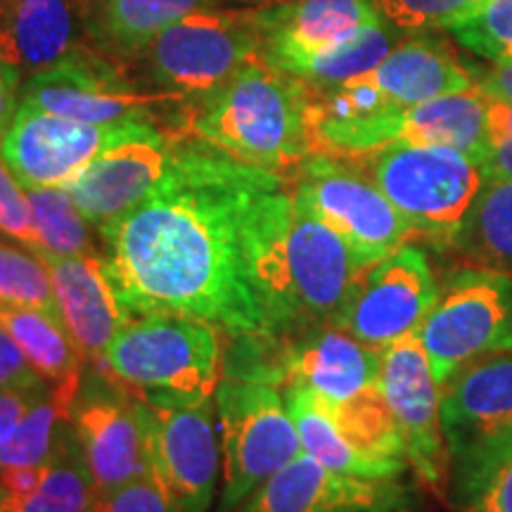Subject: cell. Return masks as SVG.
I'll return each mask as SVG.
<instances>
[{
	"label": "cell",
	"mask_w": 512,
	"mask_h": 512,
	"mask_svg": "<svg viewBox=\"0 0 512 512\" xmlns=\"http://www.w3.org/2000/svg\"><path fill=\"white\" fill-rule=\"evenodd\" d=\"M285 183L200 138L178 140L155 190L98 228L126 311L178 313L230 337L268 335L249 280V242L264 202Z\"/></svg>",
	"instance_id": "6da1fadb"
},
{
	"label": "cell",
	"mask_w": 512,
	"mask_h": 512,
	"mask_svg": "<svg viewBox=\"0 0 512 512\" xmlns=\"http://www.w3.org/2000/svg\"><path fill=\"white\" fill-rule=\"evenodd\" d=\"M358 271L342 235L297 202L290 181L264 202L249 242V280L268 335L335 323Z\"/></svg>",
	"instance_id": "7a4b0ae2"
},
{
	"label": "cell",
	"mask_w": 512,
	"mask_h": 512,
	"mask_svg": "<svg viewBox=\"0 0 512 512\" xmlns=\"http://www.w3.org/2000/svg\"><path fill=\"white\" fill-rule=\"evenodd\" d=\"M311 102L309 83L256 57L214 91L185 102L181 121L188 136L287 176L316 155Z\"/></svg>",
	"instance_id": "3957f363"
},
{
	"label": "cell",
	"mask_w": 512,
	"mask_h": 512,
	"mask_svg": "<svg viewBox=\"0 0 512 512\" xmlns=\"http://www.w3.org/2000/svg\"><path fill=\"white\" fill-rule=\"evenodd\" d=\"M223 332L178 313H143L121 328L98 361L105 377L150 406H195L223 380Z\"/></svg>",
	"instance_id": "277c9868"
},
{
	"label": "cell",
	"mask_w": 512,
	"mask_h": 512,
	"mask_svg": "<svg viewBox=\"0 0 512 512\" xmlns=\"http://www.w3.org/2000/svg\"><path fill=\"white\" fill-rule=\"evenodd\" d=\"M401 211L413 238L453 249L484 185L482 164L453 147L392 143L349 157Z\"/></svg>",
	"instance_id": "5b68a950"
},
{
	"label": "cell",
	"mask_w": 512,
	"mask_h": 512,
	"mask_svg": "<svg viewBox=\"0 0 512 512\" xmlns=\"http://www.w3.org/2000/svg\"><path fill=\"white\" fill-rule=\"evenodd\" d=\"M254 8H204L166 27L136 57L143 86L183 100L214 91L240 67L261 57L264 34Z\"/></svg>",
	"instance_id": "8992f818"
},
{
	"label": "cell",
	"mask_w": 512,
	"mask_h": 512,
	"mask_svg": "<svg viewBox=\"0 0 512 512\" xmlns=\"http://www.w3.org/2000/svg\"><path fill=\"white\" fill-rule=\"evenodd\" d=\"M285 406L304 453L320 465L358 477H399L406 470V439L380 384L339 403L309 389H285Z\"/></svg>",
	"instance_id": "52a82bcc"
},
{
	"label": "cell",
	"mask_w": 512,
	"mask_h": 512,
	"mask_svg": "<svg viewBox=\"0 0 512 512\" xmlns=\"http://www.w3.org/2000/svg\"><path fill=\"white\" fill-rule=\"evenodd\" d=\"M223 486L216 512H228L304 451L280 389L247 377H223L214 392Z\"/></svg>",
	"instance_id": "ba28073f"
},
{
	"label": "cell",
	"mask_w": 512,
	"mask_h": 512,
	"mask_svg": "<svg viewBox=\"0 0 512 512\" xmlns=\"http://www.w3.org/2000/svg\"><path fill=\"white\" fill-rule=\"evenodd\" d=\"M418 337L439 384L482 358L512 351V275L463 268L439 290Z\"/></svg>",
	"instance_id": "9c48e42d"
},
{
	"label": "cell",
	"mask_w": 512,
	"mask_h": 512,
	"mask_svg": "<svg viewBox=\"0 0 512 512\" xmlns=\"http://www.w3.org/2000/svg\"><path fill=\"white\" fill-rule=\"evenodd\" d=\"M451 498L512 451V356H489L441 384Z\"/></svg>",
	"instance_id": "30bf717a"
},
{
	"label": "cell",
	"mask_w": 512,
	"mask_h": 512,
	"mask_svg": "<svg viewBox=\"0 0 512 512\" xmlns=\"http://www.w3.org/2000/svg\"><path fill=\"white\" fill-rule=\"evenodd\" d=\"M290 188L302 207L342 235L361 268L413 238L401 211L349 157L311 155L297 166Z\"/></svg>",
	"instance_id": "8fae6325"
},
{
	"label": "cell",
	"mask_w": 512,
	"mask_h": 512,
	"mask_svg": "<svg viewBox=\"0 0 512 512\" xmlns=\"http://www.w3.org/2000/svg\"><path fill=\"white\" fill-rule=\"evenodd\" d=\"M176 102L188 100L143 86L128 76L124 62L102 55L88 43L24 81L19 93V105L88 124L157 121V107Z\"/></svg>",
	"instance_id": "7c38bea8"
},
{
	"label": "cell",
	"mask_w": 512,
	"mask_h": 512,
	"mask_svg": "<svg viewBox=\"0 0 512 512\" xmlns=\"http://www.w3.org/2000/svg\"><path fill=\"white\" fill-rule=\"evenodd\" d=\"M150 475L171 512H209L223 472L214 399L195 406L143 401Z\"/></svg>",
	"instance_id": "4fadbf2b"
},
{
	"label": "cell",
	"mask_w": 512,
	"mask_h": 512,
	"mask_svg": "<svg viewBox=\"0 0 512 512\" xmlns=\"http://www.w3.org/2000/svg\"><path fill=\"white\" fill-rule=\"evenodd\" d=\"M439 297L430 259L415 245H401L377 264L361 268L339 309L337 328L377 351L418 332Z\"/></svg>",
	"instance_id": "5bb4252c"
},
{
	"label": "cell",
	"mask_w": 512,
	"mask_h": 512,
	"mask_svg": "<svg viewBox=\"0 0 512 512\" xmlns=\"http://www.w3.org/2000/svg\"><path fill=\"white\" fill-rule=\"evenodd\" d=\"M183 133H166L157 121H131L126 133L64 185L76 207L98 230L145 200L162 181Z\"/></svg>",
	"instance_id": "9a60e30c"
},
{
	"label": "cell",
	"mask_w": 512,
	"mask_h": 512,
	"mask_svg": "<svg viewBox=\"0 0 512 512\" xmlns=\"http://www.w3.org/2000/svg\"><path fill=\"white\" fill-rule=\"evenodd\" d=\"M128 126L131 121L88 124L19 105L0 140V159L24 190L64 188L100 152L117 143Z\"/></svg>",
	"instance_id": "2e32d148"
},
{
	"label": "cell",
	"mask_w": 512,
	"mask_h": 512,
	"mask_svg": "<svg viewBox=\"0 0 512 512\" xmlns=\"http://www.w3.org/2000/svg\"><path fill=\"white\" fill-rule=\"evenodd\" d=\"M377 384L406 439L408 463L422 482L441 494L448 484V456L441 432V384L434 380L418 332L396 339L380 351Z\"/></svg>",
	"instance_id": "e0dca14e"
},
{
	"label": "cell",
	"mask_w": 512,
	"mask_h": 512,
	"mask_svg": "<svg viewBox=\"0 0 512 512\" xmlns=\"http://www.w3.org/2000/svg\"><path fill=\"white\" fill-rule=\"evenodd\" d=\"M415 496L399 477H358L299 453L228 512H413Z\"/></svg>",
	"instance_id": "ac0fdd59"
},
{
	"label": "cell",
	"mask_w": 512,
	"mask_h": 512,
	"mask_svg": "<svg viewBox=\"0 0 512 512\" xmlns=\"http://www.w3.org/2000/svg\"><path fill=\"white\" fill-rule=\"evenodd\" d=\"M72 427L95 496L150 475L143 401L117 384L112 389L91 387L88 392L81 384Z\"/></svg>",
	"instance_id": "d6986e66"
},
{
	"label": "cell",
	"mask_w": 512,
	"mask_h": 512,
	"mask_svg": "<svg viewBox=\"0 0 512 512\" xmlns=\"http://www.w3.org/2000/svg\"><path fill=\"white\" fill-rule=\"evenodd\" d=\"M254 12L264 34L261 60L287 74L356 31L384 22L375 0H275Z\"/></svg>",
	"instance_id": "ffe728a7"
},
{
	"label": "cell",
	"mask_w": 512,
	"mask_h": 512,
	"mask_svg": "<svg viewBox=\"0 0 512 512\" xmlns=\"http://www.w3.org/2000/svg\"><path fill=\"white\" fill-rule=\"evenodd\" d=\"M46 261L60 318L83 356L98 358L133 316L121 304L102 254L41 256Z\"/></svg>",
	"instance_id": "44dd1931"
},
{
	"label": "cell",
	"mask_w": 512,
	"mask_h": 512,
	"mask_svg": "<svg viewBox=\"0 0 512 512\" xmlns=\"http://www.w3.org/2000/svg\"><path fill=\"white\" fill-rule=\"evenodd\" d=\"M93 0H0V57L27 81L83 46Z\"/></svg>",
	"instance_id": "7402d4cb"
},
{
	"label": "cell",
	"mask_w": 512,
	"mask_h": 512,
	"mask_svg": "<svg viewBox=\"0 0 512 512\" xmlns=\"http://www.w3.org/2000/svg\"><path fill=\"white\" fill-rule=\"evenodd\" d=\"M366 79L399 107H413L477 86L475 67H467L446 38L430 34L396 43Z\"/></svg>",
	"instance_id": "603a6c76"
},
{
	"label": "cell",
	"mask_w": 512,
	"mask_h": 512,
	"mask_svg": "<svg viewBox=\"0 0 512 512\" xmlns=\"http://www.w3.org/2000/svg\"><path fill=\"white\" fill-rule=\"evenodd\" d=\"M219 3L268 5L275 0H93L86 41L102 55L126 64L178 19Z\"/></svg>",
	"instance_id": "cb8c5ba5"
},
{
	"label": "cell",
	"mask_w": 512,
	"mask_h": 512,
	"mask_svg": "<svg viewBox=\"0 0 512 512\" xmlns=\"http://www.w3.org/2000/svg\"><path fill=\"white\" fill-rule=\"evenodd\" d=\"M396 143L453 147L482 164L486 155V95L475 86L406 107L399 119Z\"/></svg>",
	"instance_id": "d4e9b609"
},
{
	"label": "cell",
	"mask_w": 512,
	"mask_h": 512,
	"mask_svg": "<svg viewBox=\"0 0 512 512\" xmlns=\"http://www.w3.org/2000/svg\"><path fill=\"white\" fill-rule=\"evenodd\" d=\"M0 325L10 332L46 382L81 387L86 380V356L76 347L60 316L38 309L0 306Z\"/></svg>",
	"instance_id": "484cf974"
},
{
	"label": "cell",
	"mask_w": 512,
	"mask_h": 512,
	"mask_svg": "<svg viewBox=\"0 0 512 512\" xmlns=\"http://www.w3.org/2000/svg\"><path fill=\"white\" fill-rule=\"evenodd\" d=\"M79 392L81 387L74 384H48L46 392L0 441V472L53 460L74 430L72 411Z\"/></svg>",
	"instance_id": "4316f807"
},
{
	"label": "cell",
	"mask_w": 512,
	"mask_h": 512,
	"mask_svg": "<svg viewBox=\"0 0 512 512\" xmlns=\"http://www.w3.org/2000/svg\"><path fill=\"white\" fill-rule=\"evenodd\" d=\"M453 252L479 268L512 275V181H484Z\"/></svg>",
	"instance_id": "83f0119b"
},
{
	"label": "cell",
	"mask_w": 512,
	"mask_h": 512,
	"mask_svg": "<svg viewBox=\"0 0 512 512\" xmlns=\"http://www.w3.org/2000/svg\"><path fill=\"white\" fill-rule=\"evenodd\" d=\"M95 489L74 430L50 460L46 477L29 494L0 491V512H93Z\"/></svg>",
	"instance_id": "f1b7e54d"
},
{
	"label": "cell",
	"mask_w": 512,
	"mask_h": 512,
	"mask_svg": "<svg viewBox=\"0 0 512 512\" xmlns=\"http://www.w3.org/2000/svg\"><path fill=\"white\" fill-rule=\"evenodd\" d=\"M396 29L387 22L373 24L344 38L337 46L309 57L292 69V76L309 83L311 88H335L358 76H366L392 53L396 46Z\"/></svg>",
	"instance_id": "f546056e"
},
{
	"label": "cell",
	"mask_w": 512,
	"mask_h": 512,
	"mask_svg": "<svg viewBox=\"0 0 512 512\" xmlns=\"http://www.w3.org/2000/svg\"><path fill=\"white\" fill-rule=\"evenodd\" d=\"M34 223V249L38 256H81L102 254L95 247L91 223L83 219L69 192L64 188L27 190Z\"/></svg>",
	"instance_id": "4dcf8cb0"
},
{
	"label": "cell",
	"mask_w": 512,
	"mask_h": 512,
	"mask_svg": "<svg viewBox=\"0 0 512 512\" xmlns=\"http://www.w3.org/2000/svg\"><path fill=\"white\" fill-rule=\"evenodd\" d=\"M0 306L60 316L46 261L22 245L0 242Z\"/></svg>",
	"instance_id": "1f68e13d"
},
{
	"label": "cell",
	"mask_w": 512,
	"mask_h": 512,
	"mask_svg": "<svg viewBox=\"0 0 512 512\" xmlns=\"http://www.w3.org/2000/svg\"><path fill=\"white\" fill-rule=\"evenodd\" d=\"M451 34L460 46L489 62L512 60V0H484Z\"/></svg>",
	"instance_id": "d6a6232c"
},
{
	"label": "cell",
	"mask_w": 512,
	"mask_h": 512,
	"mask_svg": "<svg viewBox=\"0 0 512 512\" xmlns=\"http://www.w3.org/2000/svg\"><path fill=\"white\" fill-rule=\"evenodd\" d=\"M484 0H375L384 22L396 31L458 27Z\"/></svg>",
	"instance_id": "836d02e7"
},
{
	"label": "cell",
	"mask_w": 512,
	"mask_h": 512,
	"mask_svg": "<svg viewBox=\"0 0 512 512\" xmlns=\"http://www.w3.org/2000/svg\"><path fill=\"white\" fill-rule=\"evenodd\" d=\"M460 512H512V451L453 496Z\"/></svg>",
	"instance_id": "e575fe53"
},
{
	"label": "cell",
	"mask_w": 512,
	"mask_h": 512,
	"mask_svg": "<svg viewBox=\"0 0 512 512\" xmlns=\"http://www.w3.org/2000/svg\"><path fill=\"white\" fill-rule=\"evenodd\" d=\"M484 181H512V102L486 95Z\"/></svg>",
	"instance_id": "d590c367"
},
{
	"label": "cell",
	"mask_w": 512,
	"mask_h": 512,
	"mask_svg": "<svg viewBox=\"0 0 512 512\" xmlns=\"http://www.w3.org/2000/svg\"><path fill=\"white\" fill-rule=\"evenodd\" d=\"M0 235L34 249V223H31L27 190L12 176L3 159H0Z\"/></svg>",
	"instance_id": "8d00e7d4"
},
{
	"label": "cell",
	"mask_w": 512,
	"mask_h": 512,
	"mask_svg": "<svg viewBox=\"0 0 512 512\" xmlns=\"http://www.w3.org/2000/svg\"><path fill=\"white\" fill-rule=\"evenodd\" d=\"M93 512H171L152 475L128 482L105 496H95Z\"/></svg>",
	"instance_id": "74e56055"
},
{
	"label": "cell",
	"mask_w": 512,
	"mask_h": 512,
	"mask_svg": "<svg viewBox=\"0 0 512 512\" xmlns=\"http://www.w3.org/2000/svg\"><path fill=\"white\" fill-rule=\"evenodd\" d=\"M46 384L10 332L0 325V389H38Z\"/></svg>",
	"instance_id": "f35d334b"
},
{
	"label": "cell",
	"mask_w": 512,
	"mask_h": 512,
	"mask_svg": "<svg viewBox=\"0 0 512 512\" xmlns=\"http://www.w3.org/2000/svg\"><path fill=\"white\" fill-rule=\"evenodd\" d=\"M48 384L38 389H0V441L8 437L17 420L29 411L31 403L46 392Z\"/></svg>",
	"instance_id": "ab89813d"
},
{
	"label": "cell",
	"mask_w": 512,
	"mask_h": 512,
	"mask_svg": "<svg viewBox=\"0 0 512 512\" xmlns=\"http://www.w3.org/2000/svg\"><path fill=\"white\" fill-rule=\"evenodd\" d=\"M22 74L0 57V140L15 119L19 110V93H22Z\"/></svg>",
	"instance_id": "60d3db41"
},
{
	"label": "cell",
	"mask_w": 512,
	"mask_h": 512,
	"mask_svg": "<svg viewBox=\"0 0 512 512\" xmlns=\"http://www.w3.org/2000/svg\"><path fill=\"white\" fill-rule=\"evenodd\" d=\"M479 91L489 98L512 102V60L491 62V67L475 69Z\"/></svg>",
	"instance_id": "b9f144b4"
}]
</instances>
